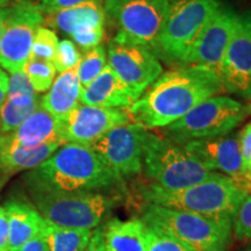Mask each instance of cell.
Listing matches in <instances>:
<instances>
[{"label":"cell","mask_w":251,"mask_h":251,"mask_svg":"<svg viewBox=\"0 0 251 251\" xmlns=\"http://www.w3.org/2000/svg\"><path fill=\"white\" fill-rule=\"evenodd\" d=\"M146 251H194L171 235L147 226Z\"/></svg>","instance_id":"obj_29"},{"label":"cell","mask_w":251,"mask_h":251,"mask_svg":"<svg viewBox=\"0 0 251 251\" xmlns=\"http://www.w3.org/2000/svg\"><path fill=\"white\" fill-rule=\"evenodd\" d=\"M221 5V0H178L171 4L153 54L180 63Z\"/></svg>","instance_id":"obj_9"},{"label":"cell","mask_w":251,"mask_h":251,"mask_svg":"<svg viewBox=\"0 0 251 251\" xmlns=\"http://www.w3.org/2000/svg\"><path fill=\"white\" fill-rule=\"evenodd\" d=\"M80 92L81 85L77 75V67H75L55 78L49 91L40 99V106L62 121L79 105Z\"/></svg>","instance_id":"obj_21"},{"label":"cell","mask_w":251,"mask_h":251,"mask_svg":"<svg viewBox=\"0 0 251 251\" xmlns=\"http://www.w3.org/2000/svg\"><path fill=\"white\" fill-rule=\"evenodd\" d=\"M151 185L163 190L177 191L208 179L214 172L184 148L164 136L148 133L143 152V168Z\"/></svg>","instance_id":"obj_5"},{"label":"cell","mask_w":251,"mask_h":251,"mask_svg":"<svg viewBox=\"0 0 251 251\" xmlns=\"http://www.w3.org/2000/svg\"><path fill=\"white\" fill-rule=\"evenodd\" d=\"M250 251H251V250H250Z\"/></svg>","instance_id":"obj_43"},{"label":"cell","mask_w":251,"mask_h":251,"mask_svg":"<svg viewBox=\"0 0 251 251\" xmlns=\"http://www.w3.org/2000/svg\"><path fill=\"white\" fill-rule=\"evenodd\" d=\"M93 230L89 229H70L49 224L46 221L42 229L49 251H84L89 244Z\"/></svg>","instance_id":"obj_24"},{"label":"cell","mask_w":251,"mask_h":251,"mask_svg":"<svg viewBox=\"0 0 251 251\" xmlns=\"http://www.w3.org/2000/svg\"><path fill=\"white\" fill-rule=\"evenodd\" d=\"M225 91L216 70L183 65L162 74L128 112L133 121L146 129L164 128L179 120L200 102Z\"/></svg>","instance_id":"obj_1"},{"label":"cell","mask_w":251,"mask_h":251,"mask_svg":"<svg viewBox=\"0 0 251 251\" xmlns=\"http://www.w3.org/2000/svg\"><path fill=\"white\" fill-rule=\"evenodd\" d=\"M227 92L251 97V11L237 14L236 24L219 67Z\"/></svg>","instance_id":"obj_13"},{"label":"cell","mask_w":251,"mask_h":251,"mask_svg":"<svg viewBox=\"0 0 251 251\" xmlns=\"http://www.w3.org/2000/svg\"><path fill=\"white\" fill-rule=\"evenodd\" d=\"M19 251H49V249L42 235H39V236L25 244Z\"/></svg>","instance_id":"obj_37"},{"label":"cell","mask_w":251,"mask_h":251,"mask_svg":"<svg viewBox=\"0 0 251 251\" xmlns=\"http://www.w3.org/2000/svg\"><path fill=\"white\" fill-rule=\"evenodd\" d=\"M148 133L143 126L130 122L108 130L90 147L103 164L122 179L142 171Z\"/></svg>","instance_id":"obj_11"},{"label":"cell","mask_w":251,"mask_h":251,"mask_svg":"<svg viewBox=\"0 0 251 251\" xmlns=\"http://www.w3.org/2000/svg\"><path fill=\"white\" fill-rule=\"evenodd\" d=\"M142 221L186 244L194 251H226L230 240L231 220L147 203Z\"/></svg>","instance_id":"obj_4"},{"label":"cell","mask_w":251,"mask_h":251,"mask_svg":"<svg viewBox=\"0 0 251 251\" xmlns=\"http://www.w3.org/2000/svg\"><path fill=\"white\" fill-rule=\"evenodd\" d=\"M85 1L87 0H42L39 6L43 14H49L75 7V6L83 4Z\"/></svg>","instance_id":"obj_34"},{"label":"cell","mask_w":251,"mask_h":251,"mask_svg":"<svg viewBox=\"0 0 251 251\" xmlns=\"http://www.w3.org/2000/svg\"><path fill=\"white\" fill-rule=\"evenodd\" d=\"M231 231L241 241H251V194L238 205L231 220Z\"/></svg>","instance_id":"obj_31"},{"label":"cell","mask_w":251,"mask_h":251,"mask_svg":"<svg viewBox=\"0 0 251 251\" xmlns=\"http://www.w3.org/2000/svg\"><path fill=\"white\" fill-rule=\"evenodd\" d=\"M7 6L6 7H0V40H1L2 33L5 29L6 19H7Z\"/></svg>","instance_id":"obj_39"},{"label":"cell","mask_w":251,"mask_h":251,"mask_svg":"<svg viewBox=\"0 0 251 251\" xmlns=\"http://www.w3.org/2000/svg\"><path fill=\"white\" fill-rule=\"evenodd\" d=\"M130 122L134 121L128 109L102 108L81 103L61 121L63 141L90 146L108 130Z\"/></svg>","instance_id":"obj_16"},{"label":"cell","mask_w":251,"mask_h":251,"mask_svg":"<svg viewBox=\"0 0 251 251\" xmlns=\"http://www.w3.org/2000/svg\"><path fill=\"white\" fill-rule=\"evenodd\" d=\"M121 181L90 146L71 142L25 176L30 193L102 192Z\"/></svg>","instance_id":"obj_2"},{"label":"cell","mask_w":251,"mask_h":251,"mask_svg":"<svg viewBox=\"0 0 251 251\" xmlns=\"http://www.w3.org/2000/svg\"><path fill=\"white\" fill-rule=\"evenodd\" d=\"M9 77L4 69L0 68V107L4 103L6 96H7Z\"/></svg>","instance_id":"obj_38"},{"label":"cell","mask_w":251,"mask_h":251,"mask_svg":"<svg viewBox=\"0 0 251 251\" xmlns=\"http://www.w3.org/2000/svg\"><path fill=\"white\" fill-rule=\"evenodd\" d=\"M106 251H146L147 225L142 219H113L103 226Z\"/></svg>","instance_id":"obj_23"},{"label":"cell","mask_w":251,"mask_h":251,"mask_svg":"<svg viewBox=\"0 0 251 251\" xmlns=\"http://www.w3.org/2000/svg\"><path fill=\"white\" fill-rule=\"evenodd\" d=\"M106 54L107 64L137 98L163 74L161 62L146 47L112 39Z\"/></svg>","instance_id":"obj_12"},{"label":"cell","mask_w":251,"mask_h":251,"mask_svg":"<svg viewBox=\"0 0 251 251\" xmlns=\"http://www.w3.org/2000/svg\"><path fill=\"white\" fill-rule=\"evenodd\" d=\"M24 72L36 93L49 91L56 78V69L51 62L30 58L25 65Z\"/></svg>","instance_id":"obj_27"},{"label":"cell","mask_w":251,"mask_h":251,"mask_svg":"<svg viewBox=\"0 0 251 251\" xmlns=\"http://www.w3.org/2000/svg\"><path fill=\"white\" fill-rule=\"evenodd\" d=\"M63 144L50 143L27 148L8 142L4 134L0 135V175L11 176L25 170H33Z\"/></svg>","instance_id":"obj_22"},{"label":"cell","mask_w":251,"mask_h":251,"mask_svg":"<svg viewBox=\"0 0 251 251\" xmlns=\"http://www.w3.org/2000/svg\"><path fill=\"white\" fill-rule=\"evenodd\" d=\"M4 208L8 219L7 251H19L42 233L46 220L35 207L20 200H11L6 202Z\"/></svg>","instance_id":"obj_20"},{"label":"cell","mask_w":251,"mask_h":251,"mask_svg":"<svg viewBox=\"0 0 251 251\" xmlns=\"http://www.w3.org/2000/svg\"><path fill=\"white\" fill-rule=\"evenodd\" d=\"M139 99L107 64L90 85L83 87L79 101L102 108L128 109Z\"/></svg>","instance_id":"obj_18"},{"label":"cell","mask_w":251,"mask_h":251,"mask_svg":"<svg viewBox=\"0 0 251 251\" xmlns=\"http://www.w3.org/2000/svg\"><path fill=\"white\" fill-rule=\"evenodd\" d=\"M40 99L24 71L9 76L6 100L19 108L39 107Z\"/></svg>","instance_id":"obj_25"},{"label":"cell","mask_w":251,"mask_h":251,"mask_svg":"<svg viewBox=\"0 0 251 251\" xmlns=\"http://www.w3.org/2000/svg\"><path fill=\"white\" fill-rule=\"evenodd\" d=\"M39 107L19 108L5 99L0 107V133L8 134L17 129L28 117H30Z\"/></svg>","instance_id":"obj_30"},{"label":"cell","mask_w":251,"mask_h":251,"mask_svg":"<svg viewBox=\"0 0 251 251\" xmlns=\"http://www.w3.org/2000/svg\"><path fill=\"white\" fill-rule=\"evenodd\" d=\"M183 146L208 171H219L235 180L246 174L237 135L190 141Z\"/></svg>","instance_id":"obj_17"},{"label":"cell","mask_w":251,"mask_h":251,"mask_svg":"<svg viewBox=\"0 0 251 251\" xmlns=\"http://www.w3.org/2000/svg\"><path fill=\"white\" fill-rule=\"evenodd\" d=\"M106 65H107V54L105 47L99 45L86 50L77 65V75L81 89L90 85L101 74Z\"/></svg>","instance_id":"obj_26"},{"label":"cell","mask_w":251,"mask_h":251,"mask_svg":"<svg viewBox=\"0 0 251 251\" xmlns=\"http://www.w3.org/2000/svg\"><path fill=\"white\" fill-rule=\"evenodd\" d=\"M7 11L0 40V68L12 75L24 71L30 59L34 36L45 24V14L39 4L31 0H13Z\"/></svg>","instance_id":"obj_10"},{"label":"cell","mask_w":251,"mask_h":251,"mask_svg":"<svg viewBox=\"0 0 251 251\" xmlns=\"http://www.w3.org/2000/svg\"><path fill=\"white\" fill-rule=\"evenodd\" d=\"M11 1L12 0H0V7H6Z\"/></svg>","instance_id":"obj_41"},{"label":"cell","mask_w":251,"mask_h":251,"mask_svg":"<svg viewBox=\"0 0 251 251\" xmlns=\"http://www.w3.org/2000/svg\"><path fill=\"white\" fill-rule=\"evenodd\" d=\"M169 0H105V18L117 29L113 40L146 47L153 52L168 15Z\"/></svg>","instance_id":"obj_8"},{"label":"cell","mask_w":251,"mask_h":251,"mask_svg":"<svg viewBox=\"0 0 251 251\" xmlns=\"http://www.w3.org/2000/svg\"><path fill=\"white\" fill-rule=\"evenodd\" d=\"M248 114L244 103L230 97H211L186 113L179 120L162 128L166 139L177 144L213 139L231 133Z\"/></svg>","instance_id":"obj_6"},{"label":"cell","mask_w":251,"mask_h":251,"mask_svg":"<svg viewBox=\"0 0 251 251\" xmlns=\"http://www.w3.org/2000/svg\"><path fill=\"white\" fill-rule=\"evenodd\" d=\"M105 23L101 0H87L75 7L45 14V24L68 34L72 42L84 51L101 43Z\"/></svg>","instance_id":"obj_15"},{"label":"cell","mask_w":251,"mask_h":251,"mask_svg":"<svg viewBox=\"0 0 251 251\" xmlns=\"http://www.w3.org/2000/svg\"><path fill=\"white\" fill-rule=\"evenodd\" d=\"M4 135L8 142L27 148H35L50 143L65 144L62 136L61 121L41 106L17 129Z\"/></svg>","instance_id":"obj_19"},{"label":"cell","mask_w":251,"mask_h":251,"mask_svg":"<svg viewBox=\"0 0 251 251\" xmlns=\"http://www.w3.org/2000/svg\"><path fill=\"white\" fill-rule=\"evenodd\" d=\"M80 52L78 50L77 46L72 42L71 40H62L58 42L57 50L52 64L56 69V71L62 74V72L77 67L80 61Z\"/></svg>","instance_id":"obj_32"},{"label":"cell","mask_w":251,"mask_h":251,"mask_svg":"<svg viewBox=\"0 0 251 251\" xmlns=\"http://www.w3.org/2000/svg\"><path fill=\"white\" fill-rule=\"evenodd\" d=\"M58 37L54 30L41 26L36 30L31 46L30 58L43 59V61H54L56 50L58 47Z\"/></svg>","instance_id":"obj_28"},{"label":"cell","mask_w":251,"mask_h":251,"mask_svg":"<svg viewBox=\"0 0 251 251\" xmlns=\"http://www.w3.org/2000/svg\"><path fill=\"white\" fill-rule=\"evenodd\" d=\"M34 206L49 224L70 229L98 228L113 211L118 197L103 192L30 193Z\"/></svg>","instance_id":"obj_7"},{"label":"cell","mask_w":251,"mask_h":251,"mask_svg":"<svg viewBox=\"0 0 251 251\" xmlns=\"http://www.w3.org/2000/svg\"><path fill=\"white\" fill-rule=\"evenodd\" d=\"M237 14L229 6H220L187 50L181 59V64L205 67L219 72V67L236 24Z\"/></svg>","instance_id":"obj_14"},{"label":"cell","mask_w":251,"mask_h":251,"mask_svg":"<svg viewBox=\"0 0 251 251\" xmlns=\"http://www.w3.org/2000/svg\"><path fill=\"white\" fill-rule=\"evenodd\" d=\"M246 107H247V111H248V114L251 115V97L249 99H248V102L246 103Z\"/></svg>","instance_id":"obj_40"},{"label":"cell","mask_w":251,"mask_h":251,"mask_svg":"<svg viewBox=\"0 0 251 251\" xmlns=\"http://www.w3.org/2000/svg\"><path fill=\"white\" fill-rule=\"evenodd\" d=\"M84 251H106L105 248V234H103V226L93 229L92 236L87 247Z\"/></svg>","instance_id":"obj_35"},{"label":"cell","mask_w":251,"mask_h":251,"mask_svg":"<svg viewBox=\"0 0 251 251\" xmlns=\"http://www.w3.org/2000/svg\"><path fill=\"white\" fill-rule=\"evenodd\" d=\"M8 247V219L5 208L0 206V251H7Z\"/></svg>","instance_id":"obj_36"},{"label":"cell","mask_w":251,"mask_h":251,"mask_svg":"<svg viewBox=\"0 0 251 251\" xmlns=\"http://www.w3.org/2000/svg\"><path fill=\"white\" fill-rule=\"evenodd\" d=\"M31 1L36 2V4H40V2H41V1H42V0H31Z\"/></svg>","instance_id":"obj_42"},{"label":"cell","mask_w":251,"mask_h":251,"mask_svg":"<svg viewBox=\"0 0 251 251\" xmlns=\"http://www.w3.org/2000/svg\"><path fill=\"white\" fill-rule=\"evenodd\" d=\"M247 194L249 193L236 180L216 172L208 179L183 190L168 191L151 184L142 190L147 203L229 220H233L238 205Z\"/></svg>","instance_id":"obj_3"},{"label":"cell","mask_w":251,"mask_h":251,"mask_svg":"<svg viewBox=\"0 0 251 251\" xmlns=\"http://www.w3.org/2000/svg\"><path fill=\"white\" fill-rule=\"evenodd\" d=\"M237 137L244 172H246L244 175L251 174V122L244 126L243 129L238 133Z\"/></svg>","instance_id":"obj_33"}]
</instances>
